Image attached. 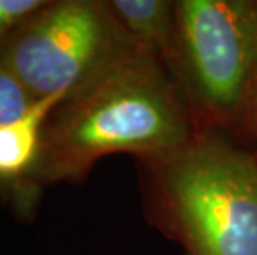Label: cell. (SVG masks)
<instances>
[{
    "mask_svg": "<svg viewBox=\"0 0 257 255\" xmlns=\"http://www.w3.org/2000/svg\"><path fill=\"white\" fill-rule=\"evenodd\" d=\"M194 136L181 90L161 60L133 47L53 108L35 164L19 184L81 181L116 153L160 162Z\"/></svg>",
    "mask_w": 257,
    "mask_h": 255,
    "instance_id": "obj_1",
    "label": "cell"
},
{
    "mask_svg": "<svg viewBox=\"0 0 257 255\" xmlns=\"http://www.w3.org/2000/svg\"><path fill=\"white\" fill-rule=\"evenodd\" d=\"M168 204L191 255H257V157L196 134L160 161Z\"/></svg>",
    "mask_w": 257,
    "mask_h": 255,
    "instance_id": "obj_2",
    "label": "cell"
},
{
    "mask_svg": "<svg viewBox=\"0 0 257 255\" xmlns=\"http://www.w3.org/2000/svg\"><path fill=\"white\" fill-rule=\"evenodd\" d=\"M133 42L108 2H45L0 45V58L37 100L70 93Z\"/></svg>",
    "mask_w": 257,
    "mask_h": 255,
    "instance_id": "obj_3",
    "label": "cell"
},
{
    "mask_svg": "<svg viewBox=\"0 0 257 255\" xmlns=\"http://www.w3.org/2000/svg\"><path fill=\"white\" fill-rule=\"evenodd\" d=\"M176 20L186 90L211 118L231 119L257 78V0H181Z\"/></svg>",
    "mask_w": 257,
    "mask_h": 255,
    "instance_id": "obj_4",
    "label": "cell"
},
{
    "mask_svg": "<svg viewBox=\"0 0 257 255\" xmlns=\"http://www.w3.org/2000/svg\"><path fill=\"white\" fill-rule=\"evenodd\" d=\"M114 17L133 45L158 60L176 63V2L166 0H110Z\"/></svg>",
    "mask_w": 257,
    "mask_h": 255,
    "instance_id": "obj_5",
    "label": "cell"
},
{
    "mask_svg": "<svg viewBox=\"0 0 257 255\" xmlns=\"http://www.w3.org/2000/svg\"><path fill=\"white\" fill-rule=\"evenodd\" d=\"M67 93H58L35 103L17 121L0 128V179L19 182L35 164L42 133L50 113Z\"/></svg>",
    "mask_w": 257,
    "mask_h": 255,
    "instance_id": "obj_6",
    "label": "cell"
},
{
    "mask_svg": "<svg viewBox=\"0 0 257 255\" xmlns=\"http://www.w3.org/2000/svg\"><path fill=\"white\" fill-rule=\"evenodd\" d=\"M37 100L20 78L0 58V128L17 121L35 106Z\"/></svg>",
    "mask_w": 257,
    "mask_h": 255,
    "instance_id": "obj_7",
    "label": "cell"
},
{
    "mask_svg": "<svg viewBox=\"0 0 257 255\" xmlns=\"http://www.w3.org/2000/svg\"><path fill=\"white\" fill-rule=\"evenodd\" d=\"M47 0H0V45L14 29L30 14H34Z\"/></svg>",
    "mask_w": 257,
    "mask_h": 255,
    "instance_id": "obj_8",
    "label": "cell"
},
{
    "mask_svg": "<svg viewBox=\"0 0 257 255\" xmlns=\"http://www.w3.org/2000/svg\"><path fill=\"white\" fill-rule=\"evenodd\" d=\"M250 105H252V119H254V129H255V136H257V78L252 88V93H250Z\"/></svg>",
    "mask_w": 257,
    "mask_h": 255,
    "instance_id": "obj_9",
    "label": "cell"
}]
</instances>
